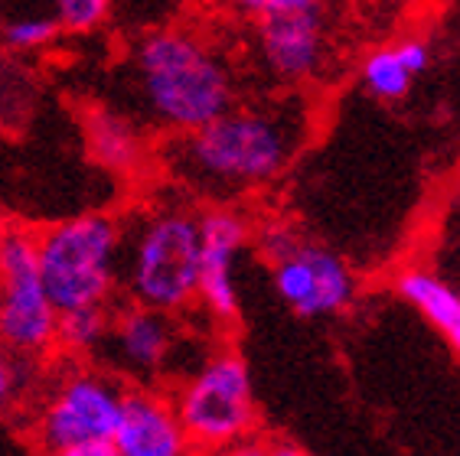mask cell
<instances>
[{"label": "cell", "mask_w": 460, "mask_h": 456, "mask_svg": "<svg viewBox=\"0 0 460 456\" xmlns=\"http://www.w3.org/2000/svg\"><path fill=\"white\" fill-rule=\"evenodd\" d=\"M121 225V297L173 316L193 310L199 281L196 202L173 189L134 209Z\"/></svg>", "instance_id": "3957f363"}, {"label": "cell", "mask_w": 460, "mask_h": 456, "mask_svg": "<svg viewBox=\"0 0 460 456\" xmlns=\"http://www.w3.org/2000/svg\"><path fill=\"white\" fill-rule=\"evenodd\" d=\"M183 333L173 313L128 303L111 313L98 365L115 372L124 385H160L164 375L177 372Z\"/></svg>", "instance_id": "30bf717a"}, {"label": "cell", "mask_w": 460, "mask_h": 456, "mask_svg": "<svg viewBox=\"0 0 460 456\" xmlns=\"http://www.w3.org/2000/svg\"><path fill=\"white\" fill-rule=\"evenodd\" d=\"M431 46L418 36L392 46H379L366 56L363 69H359L363 92L376 101H402L411 95L418 75H425L431 69Z\"/></svg>", "instance_id": "5bb4252c"}, {"label": "cell", "mask_w": 460, "mask_h": 456, "mask_svg": "<svg viewBox=\"0 0 460 456\" xmlns=\"http://www.w3.org/2000/svg\"><path fill=\"white\" fill-rule=\"evenodd\" d=\"M121 241L124 225L111 212H82L33 232L36 264L59 313L121 297Z\"/></svg>", "instance_id": "5b68a950"}, {"label": "cell", "mask_w": 460, "mask_h": 456, "mask_svg": "<svg viewBox=\"0 0 460 456\" xmlns=\"http://www.w3.org/2000/svg\"><path fill=\"white\" fill-rule=\"evenodd\" d=\"M30 398V443L53 456H115L124 381L89 359H66Z\"/></svg>", "instance_id": "277c9868"}, {"label": "cell", "mask_w": 460, "mask_h": 456, "mask_svg": "<svg viewBox=\"0 0 460 456\" xmlns=\"http://www.w3.org/2000/svg\"><path fill=\"white\" fill-rule=\"evenodd\" d=\"M33 362L13 359L10 352L0 349V414H10L17 408H27L33 398Z\"/></svg>", "instance_id": "d6986e66"}, {"label": "cell", "mask_w": 460, "mask_h": 456, "mask_svg": "<svg viewBox=\"0 0 460 456\" xmlns=\"http://www.w3.org/2000/svg\"><path fill=\"white\" fill-rule=\"evenodd\" d=\"M111 307H82L59 313L56 326V355L62 359H89L95 362L105 346Z\"/></svg>", "instance_id": "2e32d148"}, {"label": "cell", "mask_w": 460, "mask_h": 456, "mask_svg": "<svg viewBox=\"0 0 460 456\" xmlns=\"http://www.w3.org/2000/svg\"><path fill=\"white\" fill-rule=\"evenodd\" d=\"M310 118V101L297 88L255 101L239 98L203 127L164 137L160 173L186 199L242 206V199L275 186L301 157Z\"/></svg>", "instance_id": "6da1fadb"}, {"label": "cell", "mask_w": 460, "mask_h": 456, "mask_svg": "<svg viewBox=\"0 0 460 456\" xmlns=\"http://www.w3.org/2000/svg\"><path fill=\"white\" fill-rule=\"evenodd\" d=\"M268 267L281 303L304 320L346 313L359 294V281L346 258L320 241H310L304 232L288 251L268 261Z\"/></svg>", "instance_id": "9c48e42d"}, {"label": "cell", "mask_w": 460, "mask_h": 456, "mask_svg": "<svg viewBox=\"0 0 460 456\" xmlns=\"http://www.w3.org/2000/svg\"><path fill=\"white\" fill-rule=\"evenodd\" d=\"M62 36V27L49 10H27L13 13L0 23V43L7 46L13 56H36L49 49Z\"/></svg>", "instance_id": "e0dca14e"}, {"label": "cell", "mask_w": 460, "mask_h": 456, "mask_svg": "<svg viewBox=\"0 0 460 456\" xmlns=\"http://www.w3.org/2000/svg\"><path fill=\"white\" fill-rule=\"evenodd\" d=\"M131 118L151 134H186L239 101V72L216 39L186 27H164L134 39L124 56Z\"/></svg>", "instance_id": "7a4b0ae2"}, {"label": "cell", "mask_w": 460, "mask_h": 456, "mask_svg": "<svg viewBox=\"0 0 460 456\" xmlns=\"http://www.w3.org/2000/svg\"><path fill=\"white\" fill-rule=\"evenodd\" d=\"M190 440L173 398L160 385H128L115 427V456H183Z\"/></svg>", "instance_id": "7c38bea8"}, {"label": "cell", "mask_w": 460, "mask_h": 456, "mask_svg": "<svg viewBox=\"0 0 460 456\" xmlns=\"http://www.w3.org/2000/svg\"><path fill=\"white\" fill-rule=\"evenodd\" d=\"M59 310L46 294L30 228H7L0 248V349L13 359H56Z\"/></svg>", "instance_id": "52a82bcc"}, {"label": "cell", "mask_w": 460, "mask_h": 456, "mask_svg": "<svg viewBox=\"0 0 460 456\" xmlns=\"http://www.w3.org/2000/svg\"><path fill=\"white\" fill-rule=\"evenodd\" d=\"M395 294L425 316L428 326L444 336L460 359V284L447 274L415 264L395 277Z\"/></svg>", "instance_id": "9a60e30c"}, {"label": "cell", "mask_w": 460, "mask_h": 456, "mask_svg": "<svg viewBox=\"0 0 460 456\" xmlns=\"http://www.w3.org/2000/svg\"><path fill=\"white\" fill-rule=\"evenodd\" d=\"M147 127L128 111H108L95 108L85 121V141H89L92 157L105 170L118 176H137L151 163V141Z\"/></svg>", "instance_id": "4fadbf2b"}, {"label": "cell", "mask_w": 460, "mask_h": 456, "mask_svg": "<svg viewBox=\"0 0 460 456\" xmlns=\"http://www.w3.org/2000/svg\"><path fill=\"white\" fill-rule=\"evenodd\" d=\"M7 222H4V219H0V248H4V238H7Z\"/></svg>", "instance_id": "7402d4cb"}, {"label": "cell", "mask_w": 460, "mask_h": 456, "mask_svg": "<svg viewBox=\"0 0 460 456\" xmlns=\"http://www.w3.org/2000/svg\"><path fill=\"white\" fill-rule=\"evenodd\" d=\"M252 225L242 206H206L199 209V281L196 307L209 323L232 326L242 313L239 258L252 245Z\"/></svg>", "instance_id": "8fae6325"}, {"label": "cell", "mask_w": 460, "mask_h": 456, "mask_svg": "<svg viewBox=\"0 0 460 456\" xmlns=\"http://www.w3.org/2000/svg\"><path fill=\"white\" fill-rule=\"evenodd\" d=\"M209 4H213V10L226 13V17L255 23V20H265V17H271V13L310 7V4H323V0H209Z\"/></svg>", "instance_id": "ffe728a7"}, {"label": "cell", "mask_w": 460, "mask_h": 456, "mask_svg": "<svg viewBox=\"0 0 460 456\" xmlns=\"http://www.w3.org/2000/svg\"><path fill=\"white\" fill-rule=\"evenodd\" d=\"M49 13L56 17L62 33H95L111 13V0H49Z\"/></svg>", "instance_id": "ac0fdd59"}, {"label": "cell", "mask_w": 460, "mask_h": 456, "mask_svg": "<svg viewBox=\"0 0 460 456\" xmlns=\"http://www.w3.org/2000/svg\"><path fill=\"white\" fill-rule=\"evenodd\" d=\"M252 27V59L271 85L304 88L323 75L330 62L327 0L271 13Z\"/></svg>", "instance_id": "ba28073f"}, {"label": "cell", "mask_w": 460, "mask_h": 456, "mask_svg": "<svg viewBox=\"0 0 460 456\" xmlns=\"http://www.w3.org/2000/svg\"><path fill=\"white\" fill-rule=\"evenodd\" d=\"M190 450L245 447L258 427L255 388L245 359L232 349L206 352L170 391Z\"/></svg>", "instance_id": "8992f818"}, {"label": "cell", "mask_w": 460, "mask_h": 456, "mask_svg": "<svg viewBox=\"0 0 460 456\" xmlns=\"http://www.w3.org/2000/svg\"><path fill=\"white\" fill-rule=\"evenodd\" d=\"M451 261H454V271L460 274V196H457V209H454V235H451Z\"/></svg>", "instance_id": "44dd1931"}]
</instances>
